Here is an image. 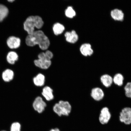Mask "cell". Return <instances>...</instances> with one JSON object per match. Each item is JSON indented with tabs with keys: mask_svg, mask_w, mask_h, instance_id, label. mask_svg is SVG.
<instances>
[{
	"mask_svg": "<svg viewBox=\"0 0 131 131\" xmlns=\"http://www.w3.org/2000/svg\"><path fill=\"white\" fill-rule=\"evenodd\" d=\"M6 59L8 63L13 65L18 60V56L15 52L11 51L8 53Z\"/></svg>",
	"mask_w": 131,
	"mask_h": 131,
	"instance_id": "obj_18",
	"label": "cell"
},
{
	"mask_svg": "<svg viewBox=\"0 0 131 131\" xmlns=\"http://www.w3.org/2000/svg\"><path fill=\"white\" fill-rule=\"evenodd\" d=\"M80 51L82 54L85 57L91 56L94 52L91 45L88 43L83 44L80 47Z\"/></svg>",
	"mask_w": 131,
	"mask_h": 131,
	"instance_id": "obj_15",
	"label": "cell"
},
{
	"mask_svg": "<svg viewBox=\"0 0 131 131\" xmlns=\"http://www.w3.org/2000/svg\"><path fill=\"white\" fill-rule=\"evenodd\" d=\"M105 93L102 88L100 87H95L91 90L90 96L93 100L99 102L102 101L105 97Z\"/></svg>",
	"mask_w": 131,
	"mask_h": 131,
	"instance_id": "obj_8",
	"label": "cell"
},
{
	"mask_svg": "<svg viewBox=\"0 0 131 131\" xmlns=\"http://www.w3.org/2000/svg\"><path fill=\"white\" fill-rule=\"evenodd\" d=\"M111 15L112 18L115 20L122 21L124 19L123 12L121 10L118 9H115L111 11Z\"/></svg>",
	"mask_w": 131,
	"mask_h": 131,
	"instance_id": "obj_17",
	"label": "cell"
},
{
	"mask_svg": "<svg viewBox=\"0 0 131 131\" xmlns=\"http://www.w3.org/2000/svg\"><path fill=\"white\" fill-rule=\"evenodd\" d=\"M119 118L121 122L129 125L131 124V107H125L122 109L119 112Z\"/></svg>",
	"mask_w": 131,
	"mask_h": 131,
	"instance_id": "obj_6",
	"label": "cell"
},
{
	"mask_svg": "<svg viewBox=\"0 0 131 131\" xmlns=\"http://www.w3.org/2000/svg\"><path fill=\"white\" fill-rule=\"evenodd\" d=\"M21 125L18 122L13 123L10 127V131H21Z\"/></svg>",
	"mask_w": 131,
	"mask_h": 131,
	"instance_id": "obj_23",
	"label": "cell"
},
{
	"mask_svg": "<svg viewBox=\"0 0 131 131\" xmlns=\"http://www.w3.org/2000/svg\"><path fill=\"white\" fill-rule=\"evenodd\" d=\"M26 43L30 47L38 45L42 50H47L50 45L48 37L42 31L40 30L35 31L32 34L28 35L26 39Z\"/></svg>",
	"mask_w": 131,
	"mask_h": 131,
	"instance_id": "obj_1",
	"label": "cell"
},
{
	"mask_svg": "<svg viewBox=\"0 0 131 131\" xmlns=\"http://www.w3.org/2000/svg\"><path fill=\"white\" fill-rule=\"evenodd\" d=\"M44 22L41 17L38 16H31L28 17L24 24V30L28 35L35 31V29H40L43 26Z\"/></svg>",
	"mask_w": 131,
	"mask_h": 131,
	"instance_id": "obj_2",
	"label": "cell"
},
{
	"mask_svg": "<svg viewBox=\"0 0 131 131\" xmlns=\"http://www.w3.org/2000/svg\"><path fill=\"white\" fill-rule=\"evenodd\" d=\"M53 110L59 117L62 116L67 117L71 114L72 106L68 101L60 100L54 105Z\"/></svg>",
	"mask_w": 131,
	"mask_h": 131,
	"instance_id": "obj_4",
	"label": "cell"
},
{
	"mask_svg": "<svg viewBox=\"0 0 131 131\" xmlns=\"http://www.w3.org/2000/svg\"><path fill=\"white\" fill-rule=\"evenodd\" d=\"M53 29L55 35H58L63 32L65 30V27L61 24L56 23L54 25Z\"/></svg>",
	"mask_w": 131,
	"mask_h": 131,
	"instance_id": "obj_19",
	"label": "cell"
},
{
	"mask_svg": "<svg viewBox=\"0 0 131 131\" xmlns=\"http://www.w3.org/2000/svg\"><path fill=\"white\" fill-rule=\"evenodd\" d=\"M100 81L102 85L106 88H110L113 83V77L108 74L105 73L101 75Z\"/></svg>",
	"mask_w": 131,
	"mask_h": 131,
	"instance_id": "obj_10",
	"label": "cell"
},
{
	"mask_svg": "<svg viewBox=\"0 0 131 131\" xmlns=\"http://www.w3.org/2000/svg\"><path fill=\"white\" fill-rule=\"evenodd\" d=\"M8 1L9 2H13L14 1H13V0H12V1H11V0H10V1Z\"/></svg>",
	"mask_w": 131,
	"mask_h": 131,
	"instance_id": "obj_25",
	"label": "cell"
},
{
	"mask_svg": "<svg viewBox=\"0 0 131 131\" xmlns=\"http://www.w3.org/2000/svg\"><path fill=\"white\" fill-rule=\"evenodd\" d=\"M15 77L14 72L12 70L7 69L3 72L2 78L5 82L9 83L14 80Z\"/></svg>",
	"mask_w": 131,
	"mask_h": 131,
	"instance_id": "obj_12",
	"label": "cell"
},
{
	"mask_svg": "<svg viewBox=\"0 0 131 131\" xmlns=\"http://www.w3.org/2000/svg\"><path fill=\"white\" fill-rule=\"evenodd\" d=\"M9 10L4 5L0 4V22L2 21L8 15Z\"/></svg>",
	"mask_w": 131,
	"mask_h": 131,
	"instance_id": "obj_20",
	"label": "cell"
},
{
	"mask_svg": "<svg viewBox=\"0 0 131 131\" xmlns=\"http://www.w3.org/2000/svg\"><path fill=\"white\" fill-rule=\"evenodd\" d=\"M6 131L3 130V131Z\"/></svg>",
	"mask_w": 131,
	"mask_h": 131,
	"instance_id": "obj_26",
	"label": "cell"
},
{
	"mask_svg": "<svg viewBox=\"0 0 131 131\" xmlns=\"http://www.w3.org/2000/svg\"><path fill=\"white\" fill-rule=\"evenodd\" d=\"M38 59L34 60V64L37 68L44 70L48 69L52 64L51 59L53 54L50 50L42 52L38 55Z\"/></svg>",
	"mask_w": 131,
	"mask_h": 131,
	"instance_id": "obj_3",
	"label": "cell"
},
{
	"mask_svg": "<svg viewBox=\"0 0 131 131\" xmlns=\"http://www.w3.org/2000/svg\"><path fill=\"white\" fill-rule=\"evenodd\" d=\"M112 117V114L109 108L105 106L101 108L98 116V120L101 124L104 125L108 123Z\"/></svg>",
	"mask_w": 131,
	"mask_h": 131,
	"instance_id": "obj_7",
	"label": "cell"
},
{
	"mask_svg": "<svg viewBox=\"0 0 131 131\" xmlns=\"http://www.w3.org/2000/svg\"><path fill=\"white\" fill-rule=\"evenodd\" d=\"M32 106L36 112L39 114H41L45 111L47 104L42 96H38L33 101Z\"/></svg>",
	"mask_w": 131,
	"mask_h": 131,
	"instance_id": "obj_5",
	"label": "cell"
},
{
	"mask_svg": "<svg viewBox=\"0 0 131 131\" xmlns=\"http://www.w3.org/2000/svg\"><path fill=\"white\" fill-rule=\"evenodd\" d=\"M20 39L14 36L9 37L7 41L8 46L10 48L12 49L18 48L20 46Z\"/></svg>",
	"mask_w": 131,
	"mask_h": 131,
	"instance_id": "obj_13",
	"label": "cell"
},
{
	"mask_svg": "<svg viewBox=\"0 0 131 131\" xmlns=\"http://www.w3.org/2000/svg\"><path fill=\"white\" fill-rule=\"evenodd\" d=\"M32 82L34 85L37 87H42L45 85L46 77L42 73H39L32 78Z\"/></svg>",
	"mask_w": 131,
	"mask_h": 131,
	"instance_id": "obj_11",
	"label": "cell"
},
{
	"mask_svg": "<svg viewBox=\"0 0 131 131\" xmlns=\"http://www.w3.org/2000/svg\"><path fill=\"white\" fill-rule=\"evenodd\" d=\"M49 131H60V130L58 128H56L52 129Z\"/></svg>",
	"mask_w": 131,
	"mask_h": 131,
	"instance_id": "obj_24",
	"label": "cell"
},
{
	"mask_svg": "<svg viewBox=\"0 0 131 131\" xmlns=\"http://www.w3.org/2000/svg\"><path fill=\"white\" fill-rule=\"evenodd\" d=\"M66 16L70 18H72L76 15V13L71 6H69L65 11Z\"/></svg>",
	"mask_w": 131,
	"mask_h": 131,
	"instance_id": "obj_22",
	"label": "cell"
},
{
	"mask_svg": "<svg viewBox=\"0 0 131 131\" xmlns=\"http://www.w3.org/2000/svg\"><path fill=\"white\" fill-rule=\"evenodd\" d=\"M64 36L67 41L70 43H76L78 40V36L75 30L66 32Z\"/></svg>",
	"mask_w": 131,
	"mask_h": 131,
	"instance_id": "obj_14",
	"label": "cell"
},
{
	"mask_svg": "<svg viewBox=\"0 0 131 131\" xmlns=\"http://www.w3.org/2000/svg\"><path fill=\"white\" fill-rule=\"evenodd\" d=\"M123 88L126 97L131 100V82L126 83Z\"/></svg>",
	"mask_w": 131,
	"mask_h": 131,
	"instance_id": "obj_21",
	"label": "cell"
},
{
	"mask_svg": "<svg viewBox=\"0 0 131 131\" xmlns=\"http://www.w3.org/2000/svg\"><path fill=\"white\" fill-rule=\"evenodd\" d=\"M41 95L42 98L47 101H51L54 98L53 90L50 86H49L43 87L42 89Z\"/></svg>",
	"mask_w": 131,
	"mask_h": 131,
	"instance_id": "obj_9",
	"label": "cell"
},
{
	"mask_svg": "<svg viewBox=\"0 0 131 131\" xmlns=\"http://www.w3.org/2000/svg\"><path fill=\"white\" fill-rule=\"evenodd\" d=\"M113 82L114 85L119 87L124 85V77L122 73H118L115 74L113 77Z\"/></svg>",
	"mask_w": 131,
	"mask_h": 131,
	"instance_id": "obj_16",
	"label": "cell"
}]
</instances>
